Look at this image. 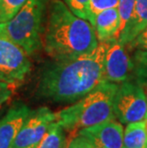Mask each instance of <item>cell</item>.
Masks as SVG:
<instances>
[{
	"instance_id": "20",
	"label": "cell",
	"mask_w": 147,
	"mask_h": 148,
	"mask_svg": "<svg viewBox=\"0 0 147 148\" xmlns=\"http://www.w3.org/2000/svg\"><path fill=\"white\" fill-rule=\"evenodd\" d=\"M126 46L129 51L147 52V26Z\"/></svg>"
},
{
	"instance_id": "4",
	"label": "cell",
	"mask_w": 147,
	"mask_h": 148,
	"mask_svg": "<svg viewBox=\"0 0 147 148\" xmlns=\"http://www.w3.org/2000/svg\"><path fill=\"white\" fill-rule=\"evenodd\" d=\"M47 3L48 0H27L10 21L0 23V30L30 56L43 46Z\"/></svg>"
},
{
	"instance_id": "16",
	"label": "cell",
	"mask_w": 147,
	"mask_h": 148,
	"mask_svg": "<svg viewBox=\"0 0 147 148\" xmlns=\"http://www.w3.org/2000/svg\"><path fill=\"white\" fill-rule=\"evenodd\" d=\"M26 2L27 0H0V23L10 21Z\"/></svg>"
},
{
	"instance_id": "13",
	"label": "cell",
	"mask_w": 147,
	"mask_h": 148,
	"mask_svg": "<svg viewBox=\"0 0 147 148\" xmlns=\"http://www.w3.org/2000/svg\"><path fill=\"white\" fill-rule=\"evenodd\" d=\"M123 145L124 148H146L147 132L144 121L127 124L123 132Z\"/></svg>"
},
{
	"instance_id": "9",
	"label": "cell",
	"mask_w": 147,
	"mask_h": 148,
	"mask_svg": "<svg viewBox=\"0 0 147 148\" xmlns=\"http://www.w3.org/2000/svg\"><path fill=\"white\" fill-rule=\"evenodd\" d=\"M122 124L114 119L81 129L77 134L89 140L96 148H124Z\"/></svg>"
},
{
	"instance_id": "11",
	"label": "cell",
	"mask_w": 147,
	"mask_h": 148,
	"mask_svg": "<svg viewBox=\"0 0 147 148\" xmlns=\"http://www.w3.org/2000/svg\"><path fill=\"white\" fill-rule=\"evenodd\" d=\"M93 27L99 42H105L120 36L121 23L118 8H110L98 12L94 19Z\"/></svg>"
},
{
	"instance_id": "12",
	"label": "cell",
	"mask_w": 147,
	"mask_h": 148,
	"mask_svg": "<svg viewBox=\"0 0 147 148\" xmlns=\"http://www.w3.org/2000/svg\"><path fill=\"white\" fill-rule=\"evenodd\" d=\"M147 26V0H136L132 16L120 34L118 40L127 45Z\"/></svg>"
},
{
	"instance_id": "19",
	"label": "cell",
	"mask_w": 147,
	"mask_h": 148,
	"mask_svg": "<svg viewBox=\"0 0 147 148\" xmlns=\"http://www.w3.org/2000/svg\"><path fill=\"white\" fill-rule=\"evenodd\" d=\"M136 0H118V11L120 14V23H121V31L127 24V22L132 16L134 7H135ZM120 31V32H121Z\"/></svg>"
},
{
	"instance_id": "14",
	"label": "cell",
	"mask_w": 147,
	"mask_h": 148,
	"mask_svg": "<svg viewBox=\"0 0 147 148\" xmlns=\"http://www.w3.org/2000/svg\"><path fill=\"white\" fill-rule=\"evenodd\" d=\"M68 140L65 130L57 121L53 122L36 148H67Z\"/></svg>"
},
{
	"instance_id": "1",
	"label": "cell",
	"mask_w": 147,
	"mask_h": 148,
	"mask_svg": "<svg viewBox=\"0 0 147 148\" xmlns=\"http://www.w3.org/2000/svg\"><path fill=\"white\" fill-rule=\"evenodd\" d=\"M107 42L74 58L46 62L39 73L36 95L55 103H74L105 80Z\"/></svg>"
},
{
	"instance_id": "22",
	"label": "cell",
	"mask_w": 147,
	"mask_h": 148,
	"mask_svg": "<svg viewBox=\"0 0 147 148\" xmlns=\"http://www.w3.org/2000/svg\"><path fill=\"white\" fill-rule=\"evenodd\" d=\"M14 89V85L3 82V81L0 80V106L3 103H5L8 99H11Z\"/></svg>"
},
{
	"instance_id": "24",
	"label": "cell",
	"mask_w": 147,
	"mask_h": 148,
	"mask_svg": "<svg viewBox=\"0 0 147 148\" xmlns=\"http://www.w3.org/2000/svg\"><path fill=\"white\" fill-rule=\"evenodd\" d=\"M146 148H147V146H146Z\"/></svg>"
},
{
	"instance_id": "3",
	"label": "cell",
	"mask_w": 147,
	"mask_h": 148,
	"mask_svg": "<svg viewBox=\"0 0 147 148\" xmlns=\"http://www.w3.org/2000/svg\"><path fill=\"white\" fill-rule=\"evenodd\" d=\"M118 83L104 80L74 104L55 113V121L72 135L81 129L114 119L113 102Z\"/></svg>"
},
{
	"instance_id": "8",
	"label": "cell",
	"mask_w": 147,
	"mask_h": 148,
	"mask_svg": "<svg viewBox=\"0 0 147 148\" xmlns=\"http://www.w3.org/2000/svg\"><path fill=\"white\" fill-rule=\"evenodd\" d=\"M104 58L105 80L120 84L132 77L133 61L129 50L118 37L108 40Z\"/></svg>"
},
{
	"instance_id": "23",
	"label": "cell",
	"mask_w": 147,
	"mask_h": 148,
	"mask_svg": "<svg viewBox=\"0 0 147 148\" xmlns=\"http://www.w3.org/2000/svg\"><path fill=\"white\" fill-rule=\"evenodd\" d=\"M144 122H145V128H146V132H147V116H146V118L144 119Z\"/></svg>"
},
{
	"instance_id": "10",
	"label": "cell",
	"mask_w": 147,
	"mask_h": 148,
	"mask_svg": "<svg viewBox=\"0 0 147 148\" xmlns=\"http://www.w3.org/2000/svg\"><path fill=\"white\" fill-rule=\"evenodd\" d=\"M31 112L26 104L16 102L0 121V148H12L25 119Z\"/></svg>"
},
{
	"instance_id": "18",
	"label": "cell",
	"mask_w": 147,
	"mask_h": 148,
	"mask_svg": "<svg viewBox=\"0 0 147 148\" xmlns=\"http://www.w3.org/2000/svg\"><path fill=\"white\" fill-rule=\"evenodd\" d=\"M63 2L77 16L86 20L89 19L90 0H63Z\"/></svg>"
},
{
	"instance_id": "5",
	"label": "cell",
	"mask_w": 147,
	"mask_h": 148,
	"mask_svg": "<svg viewBox=\"0 0 147 148\" xmlns=\"http://www.w3.org/2000/svg\"><path fill=\"white\" fill-rule=\"evenodd\" d=\"M115 118L120 123L129 124L144 121L147 116V96L144 88L134 80L118 84L114 97Z\"/></svg>"
},
{
	"instance_id": "2",
	"label": "cell",
	"mask_w": 147,
	"mask_h": 148,
	"mask_svg": "<svg viewBox=\"0 0 147 148\" xmlns=\"http://www.w3.org/2000/svg\"><path fill=\"white\" fill-rule=\"evenodd\" d=\"M43 34V47L52 59L74 58L92 52L98 45L95 29L69 9L62 0H51Z\"/></svg>"
},
{
	"instance_id": "21",
	"label": "cell",
	"mask_w": 147,
	"mask_h": 148,
	"mask_svg": "<svg viewBox=\"0 0 147 148\" xmlns=\"http://www.w3.org/2000/svg\"><path fill=\"white\" fill-rule=\"evenodd\" d=\"M67 148H96V147L85 137L77 134L76 136L72 138L70 143H68Z\"/></svg>"
},
{
	"instance_id": "6",
	"label": "cell",
	"mask_w": 147,
	"mask_h": 148,
	"mask_svg": "<svg viewBox=\"0 0 147 148\" xmlns=\"http://www.w3.org/2000/svg\"><path fill=\"white\" fill-rule=\"evenodd\" d=\"M32 68L30 56L0 30V80L17 85Z\"/></svg>"
},
{
	"instance_id": "7",
	"label": "cell",
	"mask_w": 147,
	"mask_h": 148,
	"mask_svg": "<svg viewBox=\"0 0 147 148\" xmlns=\"http://www.w3.org/2000/svg\"><path fill=\"white\" fill-rule=\"evenodd\" d=\"M55 119V113L48 107L31 110L12 148H36Z\"/></svg>"
},
{
	"instance_id": "15",
	"label": "cell",
	"mask_w": 147,
	"mask_h": 148,
	"mask_svg": "<svg viewBox=\"0 0 147 148\" xmlns=\"http://www.w3.org/2000/svg\"><path fill=\"white\" fill-rule=\"evenodd\" d=\"M133 80L143 88H147V52L133 51Z\"/></svg>"
},
{
	"instance_id": "17",
	"label": "cell",
	"mask_w": 147,
	"mask_h": 148,
	"mask_svg": "<svg viewBox=\"0 0 147 148\" xmlns=\"http://www.w3.org/2000/svg\"><path fill=\"white\" fill-rule=\"evenodd\" d=\"M118 4V0H90L88 21L93 25L94 19L98 12L110 8H117Z\"/></svg>"
}]
</instances>
